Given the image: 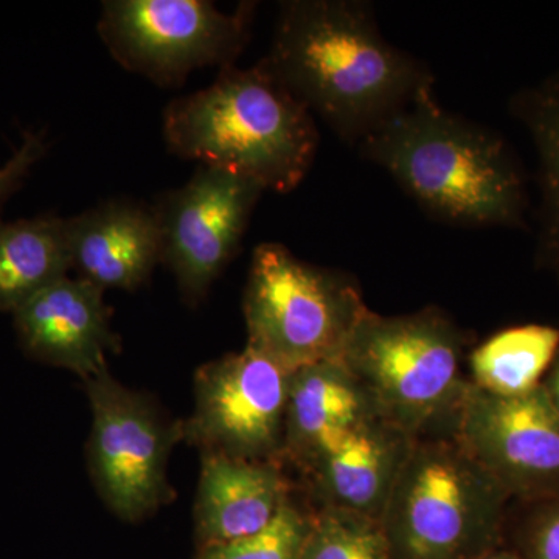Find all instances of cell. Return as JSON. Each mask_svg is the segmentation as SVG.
I'll return each instance as SVG.
<instances>
[{
	"mask_svg": "<svg viewBox=\"0 0 559 559\" xmlns=\"http://www.w3.org/2000/svg\"><path fill=\"white\" fill-rule=\"evenodd\" d=\"M255 2L224 13L209 0H106L98 20L110 57L162 87L191 72L235 66L252 33Z\"/></svg>",
	"mask_w": 559,
	"mask_h": 559,
	"instance_id": "52a82bcc",
	"label": "cell"
},
{
	"mask_svg": "<svg viewBox=\"0 0 559 559\" xmlns=\"http://www.w3.org/2000/svg\"><path fill=\"white\" fill-rule=\"evenodd\" d=\"M510 110L527 130L538 160L536 260L559 282V70L514 94Z\"/></svg>",
	"mask_w": 559,
	"mask_h": 559,
	"instance_id": "ac0fdd59",
	"label": "cell"
},
{
	"mask_svg": "<svg viewBox=\"0 0 559 559\" xmlns=\"http://www.w3.org/2000/svg\"><path fill=\"white\" fill-rule=\"evenodd\" d=\"M277 462L202 452L194 520L202 547L255 535L289 502Z\"/></svg>",
	"mask_w": 559,
	"mask_h": 559,
	"instance_id": "9a60e30c",
	"label": "cell"
},
{
	"mask_svg": "<svg viewBox=\"0 0 559 559\" xmlns=\"http://www.w3.org/2000/svg\"><path fill=\"white\" fill-rule=\"evenodd\" d=\"M414 437L381 418L360 426L308 466L323 509L381 522Z\"/></svg>",
	"mask_w": 559,
	"mask_h": 559,
	"instance_id": "5bb4252c",
	"label": "cell"
},
{
	"mask_svg": "<svg viewBox=\"0 0 559 559\" xmlns=\"http://www.w3.org/2000/svg\"><path fill=\"white\" fill-rule=\"evenodd\" d=\"M311 521L312 516L289 500L266 528L230 543L201 547L198 559H300Z\"/></svg>",
	"mask_w": 559,
	"mask_h": 559,
	"instance_id": "44dd1931",
	"label": "cell"
},
{
	"mask_svg": "<svg viewBox=\"0 0 559 559\" xmlns=\"http://www.w3.org/2000/svg\"><path fill=\"white\" fill-rule=\"evenodd\" d=\"M544 389H546L547 395L554 406L559 411V358L555 362L554 370H551L549 380L544 382Z\"/></svg>",
	"mask_w": 559,
	"mask_h": 559,
	"instance_id": "cb8c5ba5",
	"label": "cell"
},
{
	"mask_svg": "<svg viewBox=\"0 0 559 559\" xmlns=\"http://www.w3.org/2000/svg\"><path fill=\"white\" fill-rule=\"evenodd\" d=\"M367 310L344 272L297 259L280 242L253 250L242 301L248 345L289 373L341 359Z\"/></svg>",
	"mask_w": 559,
	"mask_h": 559,
	"instance_id": "8992f818",
	"label": "cell"
},
{
	"mask_svg": "<svg viewBox=\"0 0 559 559\" xmlns=\"http://www.w3.org/2000/svg\"><path fill=\"white\" fill-rule=\"evenodd\" d=\"M466 337L444 312L425 308L382 316L367 310L341 360L366 390L378 418L414 439L452 436L469 381L462 373Z\"/></svg>",
	"mask_w": 559,
	"mask_h": 559,
	"instance_id": "277c9868",
	"label": "cell"
},
{
	"mask_svg": "<svg viewBox=\"0 0 559 559\" xmlns=\"http://www.w3.org/2000/svg\"><path fill=\"white\" fill-rule=\"evenodd\" d=\"M259 183L200 165L189 182L165 191L151 207L160 234L165 264L183 301L198 307L240 250L242 237L260 198Z\"/></svg>",
	"mask_w": 559,
	"mask_h": 559,
	"instance_id": "9c48e42d",
	"label": "cell"
},
{
	"mask_svg": "<svg viewBox=\"0 0 559 559\" xmlns=\"http://www.w3.org/2000/svg\"><path fill=\"white\" fill-rule=\"evenodd\" d=\"M263 64L334 134L360 140L433 90L432 72L382 36L364 0L280 3Z\"/></svg>",
	"mask_w": 559,
	"mask_h": 559,
	"instance_id": "6da1fadb",
	"label": "cell"
},
{
	"mask_svg": "<svg viewBox=\"0 0 559 559\" xmlns=\"http://www.w3.org/2000/svg\"><path fill=\"white\" fill-rule=\"evenodd\" d=\"M373 418L366 390L341 359L301 367L289 378L283 457L308 468Z\"/></svg>",
	"mask_w": 559,
	"mask_h": 559,
	"instance_id": "2e32d148",
	"label": "cell"
},
{
	"mask_svg": "<svg viewBox=\"0 0 559 559\" xmlns=\"http://www.w3.org/2000/svg\"><path fill=\"white\" fill-rule=\"evenodd\" d=\"M46 153L47 140L44 132H24L20 148L0 167V212Z\"/></svg>",
	"mask_w": 559,
	"mask_h": 559,
	"instance_id": "7402d4cb",
	"label": "cell"
},
{
	"mask_svg": "<svg viewBox=\"0 0 559 559\" xmlns=\"http://www.w3.org/2000/svg\"><path fill=\"white\" fill-rule=\"evenodd\" d=\"M13 318L21 347L31 358L73 371L81 380L106 369V356L120 348L105 289L84 278L53 283Z\"/></svg>",
	"mask_w": 559,
	"mask_h": 559,
	"instance_id": "7c38bea8",
	"label": "cell"
},
{
	"mask_svg": "<svg viewBox=\"0 0 559 559\" xmlns=\"http://www.w3.org/2000/svg\"><path fill=\"white\" fill-rule=\"evenodd\" d=\"M289 371L250 348L204 364L183 440L202 452L277 462L285 450Z\"/></svg>",
	"mask_w": 559,
	"mask_h": 559,
	"instance_id": "30bf717a",
	"label": "cell"
},
{
	"mask_svg": "<svg viewBox=\"0 0 559 559\" xmlns=\"http://www.w3.org/2000/svg\"><path fill=\"white\" fill-rule=\"evenodd\" d=\"M162 134L180 159L237 173L280 194L307 178L320 140L314 116L261 60L221 69L205 90L173 100Z\"/></svg>",
	"mask_w": 559,
	"mask_h": 559,
	"instance_id": "3957f363",
	"label": "cell"
},
{
	"mask_svg": "<svg viewBox=\"0 0 559 559\" xmlns=\"http://www.w3.org/2000/svg\"><path fill=\"white\" fill-rule=\"evenodd\" d=\"M510 496L452 436L415 440L381 527L395 559H477L492 550Z\"/></svg>",
	"mask_w": 559,
	"mask_h": 559,
	"instance_id": "5b68a950",
	"label": "cell"
},
{
	"mask_svg": "<svg viewBox=\"0 0 559 559\" xmlns=\"http://www.w3.org/2000/svg\"><path fill=\"white\" fill-rule=\"evenodd\" d=\"M92 411L90 469L103 502L123 521L150 516L175 498L168 459L183 426L145 395L128 389L108 367L83 380Z\"/></svg>",
	"mask_w": 559,
	"mask_h": 559,
	"instance_id": "ba28073f",
	"label": "cell"
},
{
	"mask_svg": "<svg viewBox=\"0 0 559 559\" xmlns=\"http://www.w3.org/2000/svg\"><path fill=\"white\" fill-rule=\"evenodd\" d=\"M300 559H395L381 522L322 509L312 516Z\"/></svg>",
	"mask_w": 559,
	"mask_h": 559,
	"instance_id": "ffe728a7",
	"label": "cell"
},
{
	"mask_svg": "<svg viewBox=\"0 0 559 559\" xmlns=\"http://www.w3.org/2000/svg\"><path fill=\"white\" fill-rule=\"evenodd\" d=\"M72 270L102 289L135 290L160 264V234L151 205L109 200L66 218Z\"/></svg>",
	"mask_w": 559,
	"mask_h": 559,
	"instance_id": "4fadbf2b",
	"label": "cell"
},
{
	"mask_svg": "<svg viewBox=\"0 0 559 559\" xmlns=\"http://www.w3.org/2000/svg\"><path fill=\"white\" fill-rule=\"evenodd\" d=\"M356 148L441 223L525 226L527 179L507 140L444 109L433 90L382 121Z\"/></svg>",
	"mask_w": 559,
	"mask_h": 559,
	"instance_id": "7a4b0ae2",
	"label": "cell"
},
{
	"mask_svg": "<svg viewBox=\"0 0 559 559\" xmlns=\"http://www.w3.org/2000/svg\"><path fill=\"white\" fill-rule=\"evenodd\" d=\"M528 528L532 559H559V496L543 500Z\"/></svg>",
	"mask_w": 559,
	"mask_h": 559,
	"instance_id": "603a6c76",
	"label": "cell"
},
{
	"mask_svg": "<svg viewBox=\"0 0 559 559\" xmlns=\"http://www.w3.org/2000/svg\"><path fill=\"white\" fill-rule=\"evenodd\" d=\"M452 437L510 498L559 496V411L546 389L498 396L468 384Z\"/></svg>",
	"mask_w": 559,
	"mask_h": 559,
	"instance_id": "8fae6325",
	"label": "cell"
},
{
	"mask_svg": "<svg viewBox=\"0 0 559 559\" xmlns=\"http://www.w3.org/2000/svg\"><path fill=\"white\" fill-rule=\"evenodd\" d=\"M558 349L555 326L530 323L499 331L471 353L469 382L492 395H525L543 384Z\"/></svg>",
	"mask_w": 559,
	"mask_h": 559,
	"instance_id": "d6986e66",
	"label": "cell"
},
{
	"mask_svg": "<svg viewBox=\"0 0 559 559\" xmlns=\"http://www.w3.org/2000/svg\"><path fill=\"white\" fill-rule=\"evenodd\" d=\"M72 259L66 218L0 221V311L14 312L40 290L68 277Z\"/></svg>",
	"mask_w": 559,
	"mask_h": 559,
	"instance_id": "e0dca14e",
	"label": "cell"
},
{
	"mask_svg": "<svg viewBox=\"0 0 559 559\" xmlns=\"http://www.w3.org/2000/svg\"><path fill=\"white\" fill-rule=\"evenodd\" d=\"M477 559H521L516 557L514 554H510V551H500V550H489L487 554L481 555L480 558Z\"/></svg>",
	"mask_w": 559,
	"mask_h": 559,
	"instance_id": "d4e9b609",
	"label": "cell"
}]
</instances>
